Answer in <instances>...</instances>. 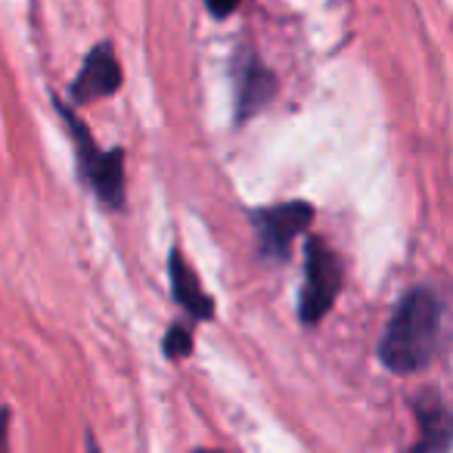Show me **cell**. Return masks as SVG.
Wrapping results in <instances>:
<instances>
[{"label":"cell","mask_w":453,"mask_h":453,"mask_svg":"<svg viewBox=\"0 0 453 453\" xmlns=\"http://www.w3.org/2000/svg\"><path fill=\"white\" fill-rule=\"evenodd\" d=\"M342 261L320 236L308 240V258H304V286L298 298V320L304 326H317L333 311L342 292Z\"/></svg>","instance_id":"3957f363"},{"label":"cell","mask_w":453,"mask_h":453,"mask_svg":"<svg viewBox=\"0 0 453 453\" xmlns=\"http://www.w3.org/2000/svg\"><path fill=\"white\" fill-rule=\"evenodd\" d=\"M234 78H236V125H246L252 115H258L277 96V75L261 63V57L252 47H240L234 57Z\"/></svg>","instance_id":"5b68a950"},{"label":"cell","mask_w":453,"mask_h":453,"mask_svg":"<svg viewBox=\"0 0 453 453\" xmlns=\"http://www.w3.org/2000/svg\"><path fill=\"white\" fill-rule=\"evenodd\" d=\"M119 88H121V65L115 59V47L109 41H103V44H96L88 53L81 72L72 81V100L78 106H88V103L103 100V96H112Z\"/></svg>","instance_id":"8992f818"},{"label":"cell","mask_w":453,"mask_h":453,"mask_svg":"<svg viewBox=\"0 0 453 453\" xmlns=\"http://www.w3.org/2000/svg\"><path fill=\"white\" fill-rule=\"evenodd\" d=\"M242 0H205L208 13L214 16V19H226L230 13H236V7H240Z\"/></svg>","instance_id":"30bf717a"},{"label":"cell","mask_w":453,"mask_h":453,"mask_svg":"<svg viewBox=\"0 0 453 453\" xmlns=\"http://www.w3.org/2000/svg\"><path fill=\"white\" fill-rule=\"evenodd\" d=\"M255 224V236H258V255L265 261H280L289 258V249L298 236L314 224V205L304 199H292L283 205L258 208L249 214Z\"/></svg>","instance_id":"277c9868"},{"label":"cell","mask_w":453,"mask_h":453,"mask_svg":"<svg viewBox=\"0 0 453 453\" xmlns=\"http://www.w3.org/2000/svg\"><path fill=\"white\" fill-rule=\"evenodd\" d=\"M189 351H193V333L183 323H174L165 335V354H168V360H183L189 357Z\"/></svg>","instance_id":"9c48e42d"},{"label":"cell","mask_w":453,"mask_h":453,"mask_svg":"<svg viewBox=\"0 0 453 453\" xmlns=\"http://www.w3.org/2000/svg\"><path fill=\"white\" fill-rule=\"evenodd\" d=\"M57 112L63 115L65 127H69L72 140H75L78 171H81L84 183L94 189V196L103 205L119 211V208L125 205V152L121 150L103 152L100 146H96V140L90 137L88 125H84L65 103L57 100Z\"/></svg>","instance_id":"7a4b0ae2"},{"label":"cell","mask_w":453,"mask_h":453,"mask_svg":"<svg viewBox=\"0 0 453 453\" xmlns=\"http://www.w3.org/2000/svg\"><path fill=\"white\" fill-rule=\"evenodd\" d=\"M438 335L441 302L426 286L410 289L397 302L395 314L388 320V329H385L382 342H379V360L385 364V370L397 372V376L419 372L422 366L432 364Z\"/></svg>","instance_id":"6da1fadb"},{"label":"cell","mask_w":453,"mask_h":453,"mask_svg":"<svg viewBox=\"0 0 453 453\" xmlns=\"http://www.w3.org/2000/svg\"><path fill=\"white\" fill-rule=\"evenodd\" d=\"M416 422H419V441L413 444L416 453L447 450L453 444V413L434 395H422L413 403Z\"/></svg>","instance_id":"52a82bcc"},{"label":"cell","mask_w":453,"mask_h":453,"mask_svg":"<svg viewBox=\"0 0 453 453\" xmlns=\"http://www.w3.org/2000/svg\"><path fill=\"white\" fill-rule=\"evenodd\" d=\"M7 422H10V410H0V450L7 447Z\"/></svg>","instance_id":"8fae6325"},{"label":"cell","mask_w":453,"mask_h":453,"mask_svg":"<svg viewBox=\"0 0 453 453\" xmlns=\"http://www.w3.org/2000/svg\"><path fill=\"white\" fill-rule=\"evenodd\" d=\"M168 277H171V292H174L177 304L187 311L193 320H211L214 317V302L208 292H202L199 277L187 265V258L180 255V249H174L168 258Z\"/></svg>","instance_id":"ba28073f"}]
</instances>
